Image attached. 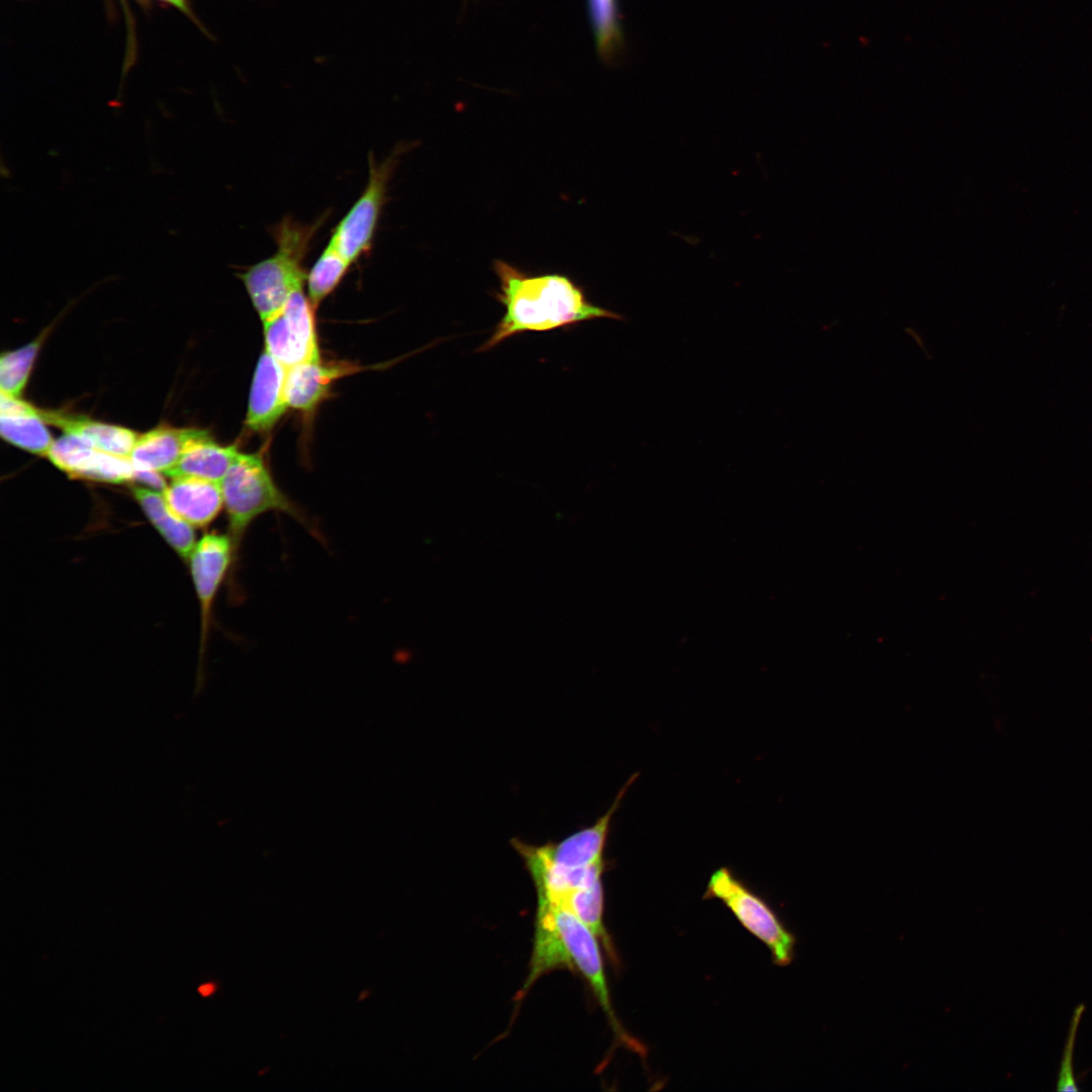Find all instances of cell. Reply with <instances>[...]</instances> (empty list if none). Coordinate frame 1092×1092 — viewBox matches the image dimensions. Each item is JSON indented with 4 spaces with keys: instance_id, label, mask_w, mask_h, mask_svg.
Listing matches in <instances>:
<instances>
[{
    "instance_id": "obj_1",
    "label": "cell",
    "mask_w": 1092,
    "mask_h": 1092,
    "mask_svg": "<svg viewBox=\"0 0 1092 1092\" xmlns=\"http://www.w3.org/2000/svg\"><path fill=\"white\" fill-rule=\"evenodd\" d=\"M498 279L495 299L505 312L477 352H486L516 335L568 329L583 322L623 316L599 306L583 288L563 274H529L503 261L493 262Z\"/></svg>"
},
{
    "instance_id": "obj_2",
    "label": "cell",
    "mask_w": 1092,
    "mask_h": 1092,
    "mask_svg": "<svg viewBox=\"0 0 1092 1092\" xmlns=\"http://www.w3.org/2000/svg\"><path fill=\"white\" fill-rule=\"evenodd\" d=\"M562 968L578 972L588 982L617 1037L630 1049L641 1052L640 1045L624 1031L615 1015L598 937L567 910L538 900L530 970L517 1000L522 999L541 976Z\"/></svg>"
},
{
    "instance_id": "obj_3",
    "label": "cell",
    "mask_w": 1092,
    "mask_h": 1092,
    "mask_svg": "<svg viewBox=\"0 0 1092 1092\" xmlns=\"http://www.w3.org/2000/svg\"><path fill=\"white\" fill-rule=\"evenodd\" d=\"M220 486L235 559L248 528L268 512L290 516L323 541L318 526L280 490L259 454L238 452Z\"/></svg>"
},
{
    "instance_id": "obj_4",
    "label": "cell",
    "mask_w": 1092,
    "mask_h": 1092,
    "mask_svg": "<svg viewBox=\"0 0 1092 1092\" xmlns=\"http://www.w3.org/2000/svg\"><path fill=\"white\" fill-rule=\"evenodd\" d=\"M325 219L324 215L313 223L303 224L284 217L271 231L276 252L238 274L262 322L278 313L290 295L303 288L307 276L303 260Z\"/></svg>"
},
{
    "instance_id": "obj_5",
    "label": "cell",
    "mask_w": 1092,
    "mask_h": 1092,
    "mask_svg": "<svg viewBox=\"0 0 1092 1092\" xmlns=\"http://www.w3.org/2000/svg\"><path fill=\"white\" fill-rule=\"evenodd\" d=\"M403 151L395 149L385 160L376 162L368 156V181L360 196L333 230L330 242L351 264L370 252L383 205L388 182Z\"/></svg>"
},
{
    "instance_id": "obj_6",
    "label": "cell",
    "mask_w": 1092,
    "mask_h": 1092,
    "mask_svg": "<svg viewBox=\"0 0 1092 1092\" xmlns=\"http://www.w3.org/2000/svg\"><path fill=\"white\" fill-rule=\"evenodd\" d=\"M706 897L722 901L738 921L770 950L779 965L791 962L794 937L784 927L770 907L741 883L729 869L714 872L707 886Z\"/></svg>"
},
{
    "instance_id": "obj_7",
    "label": "cell",
    "mask_w": 1092,
    "mask_h": 1092,
    "mask_svg": "<svg viewBox=\"0 0 1092 1092\" xmlns=\"http://www.w3.org/2000/svg\"><path fill=\"white\" fill-rule=\"evenodd\" d=\"M313 308L300 288L278 313L263 322L266 352L286 369L320 360Z\"/></svg>"
},
{
    "instance_id": "obj_8",
    "label": "cell",
    "mask_w": 1092,
    "mask_h": 1092,
    "mask_svg": "<svg viewBox=\"0 0 1092 1092\" xmlns=\"http://www.w3.org/2000/svg\"><path fill=\"white\" fill-rule=\"evenodd\" d=\"M190 570L201 611V651L203 654L211 610L228 569L235 563L229 535L205 534L194 546L189 558Z\"/></svg>"
},
{
    "instance_id": "obj_9",
    "label": "cell",
    "mask_w": 1092,
    "mask_h": 1092,
    "mask_svg": "<svg viewBox=\"0 0 1092 1092\" xmlns=\"http://www.w3.org/2000/svg\"><path fill=\"white\" fill-rule=\"evenodd\" d=\"M286 368L268 352H264L257 364L246 417L247 426L255 432H266L274 427L284 414Z\"/></svg>"
},
{
    "instance_id": "obj_10",
    "label": "cell",
    "mask_w": 1092,
    "mask_h": 1092,
    "mask_svg": "<svg viewBox=\"0 0 1092 1092\" xmlns=\"http://www.w3.org/2000/svg\"><path fill=\"white\" fill-rule=\"evenodd\" d=\"M163 494L170 509L192 527L210 524L223 506L220 483L206 479L173 478Z\"/></svg>"
},
{
    "instance_id": "obj_11",
    "label": "cell",
    "mask_w": 1092,
    "mask_h": 1092,
    "mask_svg": "<svg viewBox=\"0 0 1092 1092\" xmlns=\"http://www.w3.org/2000/svg\"><path fill=\"white\" fill-rule=\"evenodd\" d=\"M40 411L32 404L1 392L0 433L2 438L29 453L47 456L54 440Z\"/></svg>"
},
{
    "instance_id": "obj_12",
    "label": "cell",
    "mask_w": 1092,
    "mask_h": 1092,
    "mask_svg": "<svg viewBox=\"0 0 1092 1092\" xmlns=\"http://www.w3.org/2000/svg\"><path fill=\"white\" fill-rule=\"evenodd\" d=\"M39 411L47 424L114 455L128 458L139 437L130 429L91 420L84 416L60 411Z\"/></svg>"
},
{
    "instance_id": "obj_13",
    "label": "cell",
    "mask_w": 1092,
    "mask_h": 1092,
    "mask_svg": "<svg viewBox=\"0 0 1092 1092\" xmlns=\"http://www.w3.org/2000/svg\"><path fill=\"white\" fill-rule=\"evenodd\" d=\"M238 452L235 446H221L206 431L197 429L177 464L165 475L220 483Z\"/></svg>"
},
{
    "instance_id": "obj_14",
    "label": "cell",
    "mask_w": 1092,
    "mask_h": 1092,
    "mask_svg": "<svg viewBox=\"0 0 1092 1092\" xmlns=\"http://www.w3.org/2000/svg\"><path fill=\"white\" fill-rule=\"evenodd\" d=\"M197 429L157 427L138 437L129 459L134 469H149L166 474L179 461Z\"/></svg>"
},
{
    "instance_id": "obj_15",
    "label": "cell",
    "mask_w": 1092,
    "mask_h": 1092,
    "mask_svg": "<svg viewBox=\"0 0 1092 1092\" xmlns=\"http://www.w3.org/2000/svg\"><path fill=\"white\" fill-rule=\"evenodd\" d=\"M342 365H325L321 360L307 361L286 370L285 398L288 406L310 411L327 395L332 383L347 373Z\"/></svg>"
},
{
    "instance_id": "obj_16",
    "label": "cell",
    "mask_w": 1092,
    "mask_h": 1092,
    "mask_svg": "<svg viewBox=\"0 0 1092 1092\" xmlns=\"http://www.w3.org/2000/svg\"><path fill=\"white\" fill-rule=\"evenodd\" d=\"M131 493L168 544L180 557L188 559L196 544L192 526L170 509L164 494L157 489L133 486Z\"/></svg>"
},
{
    "instance_id": "obj_17",
    "label": "cell",
    "mask_w": 1092,
    "mask_h": 1092,
    "mask_svg": "<svg viewBox=\"0 0 1092 1092\" xmlns=\"http://www.w3.org/2000/svg\"><path fill=\"white\" fill-rule=\"evenodd\" d=\"M538 900L557 905L578 918L601 939L610 957L615 959L614 948L603 922L604 890L602 881L590 886L566 891L552 899Z\"/></svg>"
},
{
    "instance_id": "obj_18",
    "label": "cell",
    "mask_w": 1092,
    "mask_h": 1092,
    "mask_svg": "<svg viewBox=\"0 0 1092 1092\" xmlns=\"http://www.w3.org/2000/svg\"><path fill=\"white\" fill-rule=\"evenodd\" d=\"M598 54L613 64L625 48L618 0H587Z\"/></svg>"
},
{
    "instance_id": "obj_19",
    "label": "cell",
    "mask_w": 1092,
    "mask_h": 1092,
    "mask_svg": "<svg viewBox=\"0 0 1092 1092\" xmlns=\"http://www.w3.org/2000/svg\"><path fill=\"white\" fill-rule=\"evenodd\" d=\"M100 452L101 450L83 439L65 434L54 440L47 457L68 475L88 479L97 464Z\"/></svg>"
},
{
    "instance_id": "obj_20",
    "label": "cell",
    "mask_w": 1092,
    "mask_h": 1092,
    "mask_svg": "<svg viewBox=\"0 0 1092 1092\" xmlns=\"http://www.w3.org/2000/svg\"><path fill=\"white\" fill-rule=\"evenodd\" d=\"M351 265L329 241L306 276L308 299L314 308L335 290Z\"/></svg>"
},
{
    "instance_id": "obj_21",
    "label": "cell",
    "mask_w": 1092,
    "mask_h": 1092,
    "mask_svg": "<svg viewBox=\"0 0 1092 1092\" xmlns=\"http://www.w3.org/2000/svg\"><path fill=\"white\" fill-rule=\"evenodd\" d=\"M41 340L42 336L17 350L5 352L1 355V392L13 396L21 395L38 353Z\"/></svg>"
},
{
    "instance_id": "obj_22",
    "label": "cell",
    "mask_w": 1092,
    "mask_h": 1092,
    "mask_svg": "<svg viewBox=\"0 0 1092 1092\" xmlns=\"http://www.w3.org/2000/svg\"><path fill=\"white\" fill-rule=\"evenodd\" d=\"M1085 1012V1005L1079 1004L1073 1011L1070 1026L1068 1030V1036L1063 1049V1055L1061 1058L1057 1086L1058 1091L1064 1092H1077L1079 1086L1077 1083L1075 1071H1074V1052L1077 1038V1032L1083 1013Z\"/></svg>"
},
{
    "instance_id": "obj_23",
    "label": "cell",
    "mask_w": 1092,
    "mask_h": 1092,
    "mask_svg": "<svg viewBox=\"0 0 1092 1092\" xmlns=\"http://www.w3.org/2000/svg\"><path fill=\"white\" fill-rule=\"evenodd\" d=\"M134 479L140 480L145 485L157 490H164L167 486L164 479L161 477V473L154 470L134 469Z\"/></svg>"
},
{
    "instance_id": "obj_24",
    "label": "cell",
    "mask_w": 1092,
    "mask_h": 1092,
    "mask_svg": "<svg viewBox=\"0 0 1092 1092\" xmlns=\"http://www.w3.org/2000/svg\"><path fill=\"white\" fill-rule=\"evenodd\" d=\"M164 1H167V2H169L171 4H173L174 6H176L177 8H179L180 10H182L184 12L188 11L187 1L186 0H164Z\"/></svg>"
},
{
    "instance_id": "obj_25",
    "label": "cell",
    "mask_w": 1092,
    "mask_h": 1092,
    "mask_svg": "<svg viewBox=\"0 0 1092 1092\" xmlns=\"http://www.w3.org/2000/svg\"><path fill=\"white\" fill-rule=\"evenodd\" d=\"M198 991L202 996H208L212 993L213 986L211 984H205L200 986Z\"/></svg>"
}]
</instances>
